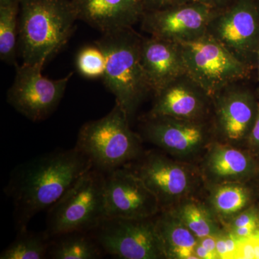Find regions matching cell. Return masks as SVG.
Listing matches in <instances>:
<instances>
[{
    "label": "cell",
    "instance_id": "cell-1",
    "mask_svg": "<svg viewBox=\"0 0 259 259\" xmlns=\"http://www.w3.org/2000/svg\"><path fill=\"white\" fill-rule=\"evenodd\" d=\"M92 167L90 158L76 146L42 155L17 167L5 190L14 205L17 231L28 229L35 214L52 207Z\"/></svg>",
    "mask_w": 259,
    "mask_h": 259
},
{
    "label": "cell",
    "instance_id": "cell-2",
    "mask_svg": "<svg viewBox=\"0 0 259 259\" xmlns=\"http://www.w3.org/2000/svg\"><path fill=\"white\" fill-rule=\"evenodd\" d=\"M76 20L71 0H21L18 44L23 64H45L69 42Z\"/></svg>",
    "mask_w": 259,
    "mask_h": 259
},
{
    "label": "cell",
    "instance_id": "cell-3",
    "mask_svg": "<svg viewBox=\"0 0 259 259\" xmlns=\"http://www.w3.org/2000/svg\"><path fill=\"white\" fill-rule=\"evenodd\" d=\"M142 35L134 28L102 34L95 44L106 59L103 81L130 120L149 94L153 93L141 59Z\"/></svg>",
    "mask_w": 259,
    "mask_h": 259
},
{
    "label": "cell",
    "instance_id": "cell-4",
    "mask_svg": "<svg viewBox=\"0 0 259 259\" xmlns=\"http://www.w3.org/2000/svg\"><path fill=\"white\" fill-rule=\"evenodd\" d=\"M128 115L119 104L102 118L83 124L76 147L94 168L106 174L136 161L144 153L142 138L132 131Z\"/></svg>",
    "mask_w": 259,
    "mask_h": 259
},
{
    "label": "cell",
    "instance_id": "cell-5",
    "mask_svg": "<svg viewBox=\"0 0 259 259\" xmlns=\"http://www.w3.org/2000/svg\"><path fill=\"white\" fill-rule=\"evenodd\" d=\"M105 218V174L92 167L49 209L45 232L51 238L89 233Z\"/></svg>",
    "mask_w": 259,
    "mask_h": 259
},
{
    "label": "cell",
    "instance_id": "cell-6",
    "mask_svg": "<svg viewBox=\"0 0 259 259\" xmlns=\"http://www.w3.org/2000/svg\"><path fill=\"white\" fill-rule=\"evenodd\" d=\"M188 162L159 153L144 152L125 165L156 196L161 211L173 208L184 199L194 197L203 182L202 174Z\"/></svg>",
    "mask_w": 259,
    "mask_h": 259
},
{
    "label": "cell",
    "instance_id": "cell-7",
    "mask_svg": "<svg viewBox=\"0 0 259 259\" xmlns=\"http://www.w3.org/2000/svg\"><path fill=\"white\" fill-rule=\"evenodd\" d=\"M179 44L187 74L211 96L229 83L250 79L255 71L208 34L193 41Z\"/></svg>",
    "mask_w": 259,
    "mask_h": 259
},
{
    "label": "cell",
    "instance_id": "cell-8",
    "mask_svg": "<svg viewBox=\"0 0 259 259\" xmlns=\"http://www.w3.org/2000/svg\"><path fill=\"white\" fill-rule=\"evenodd\" d=\"M207 34L238 60L256 71L259 51V0H236L213 15Z\"/></svg>",
    "mask_w": 259,
    "mask_h": 259
},
{
    "label": "cell",
    "instance_id": "cell-9",
    "mask_svg": "<svg viewBox=\"0 0 259 259\" xmlns=\"http://www.w3.org/2000/svg\"><path fill=\"white\" fill-rule=\"evenodd\" d=\"M155 218H105L90 233L104 252L115 258H166Z\"/></svg>",
    "mask_w": 259,
    "mask_h": 259
},
{
    "label": "cell",
    "instance_id": "cell-10",
    "mask_svg": "<svg viewBox=\"0 0 259 259\" xmlns=\"http://www.w3.org/2000/svg\"><path fill=\"white\" fill-rule=\"evenodd\" d=\"M235 81L212 95V125L220 142L244 147L258 108V91L247 83Z\"/></svg>",
    "mask_w": 259,
    "mask_h": 259
},
{
    "label": "cell",
    "instance_id": "cell-11",
    "mask_svg": "<svg viewBox=\"0 0 259 259\" xmlns=\"http://www.w3.org/2000/svg\"><path fill=\"white\" fill-rule=\"evenodd\" d=\"M141 135L171 157L191 160L204 153L214 139L212 121L190 120L147 114L141 123Z\"/></svg>",
    "mask_w": 259,
    "mask_h": 259
},
{
    "label": "cell",
    "instance_id": "cell-12",
    "mask_svg": "<svg viewBox=\"0 0 259 259\" xmlns=\"http://www.w3.org/2000/svg\"><path fill=\"white\" fill-rule=\"evenodd\" d=\"M42 64H17L14 82L8 90V102L33 122L45 120L64 96L74 72L59 79L42 75Z\"/></svg>",
    "mask_w": 259,
    "mask_h": 259
},
{
    "label": "cell",
    "instance_id": "cell-13",
    "mask_svg": "<svg viewBox=\"0 0 259 259\" xmlns=\"http://www.w3.org/2000/svg\"><path fill=\"white\" fill-rule=\"evenodd\" d=\"M160 212L156 196L127 167L105 174L106 218L146 219Z\"/></svg>",
    "mask_w": 259,
    "mask_h": 259
},
{
    "label": "cell",
    "instance_id": "cell-14",
    "mask_svg": "<svg viewBox=\"0 0 259 259\" xmlns=\"http://www.w3.org/2000/svg\"><path fill=\"white\" fill-rule=\"evenodd\" d=\"M216 12L190 0L168 9L146 12L140 22L142 30L150 36L176 42H191L207 33Z\"/></svg>",
    "mask_w": 259,
    "mask_h": 259
},
{
    "label": "cell",
    "instance_id": "cell-15",
    "mask_svg": "<svg viewBox=\"0 0 259 259\" xmlns=\"http://www.w3.org/2000/svg\"><path fill=\"white\" fill-rule=\"evenodd\" d=\"M149 115L190 120H211L212 97L186 73L154 95Z\"/></svg>",
    "mask_w": 259,
    "mask_h": 259
},
{
    "label": "cell",
    "instance_id": "cell-16",
    "mask_svg": "<svg viewBox=\"0 0 259 259\" xmlns=\"http://www.w3.org/2000/svg\"><path fill=\"white\" fill-rule=\"evenodd\" d=\"M201 174L209 185L248 183L259 178V161L245 148L214 140L204 152Z\"/></svg>",
    "mask_w": 259,
    "mask_h": 259
},
{
    "label": "cell",
    "instance_id": "cell-17",
    "mask_svg": "<svg viewBox=\"0 0 259 259\" xmlns=\"http://www.w3.org/2000/svg\"><path fill=\"white\" fill-rule=\"evenodd\" d=\"M141 59L153 95L187 73L179 42L150 35L144 37Z\"/></svg>",
    "mask_w": 259,
    "mask_h": 259
},
{
    "label": "cell",
    "instance_id": "cell-18",
    "mask_svg": "<svg viewBox=\"0 0 259 259\" xmlns=\"http://www.w3.org/2000/svg\"><path fill=\"white\" fill-rule=\"evenodd\" d=\"M82 20L102 34L133 28L144 12L139 0H71Z\"/></svg>",
    "mask_w": 259,
    "mask_h": 259
},
{
    "label": "cell",
    "instance_id": "cell-19",
    "mask_svg": "<svg viewBox=\"0 0 259 259\" xmlns=\"http://www.w3.org/2000/svg\"><path fill=\"white\" fill-rule=\"evenodd\" d=\"M155 224L166 258L198 259L194 255L198 238L171 210L158 213Z\"/></svg>",
    "mask_w": 259,
    "mask_h": 259
},
{
    "label": "cell",
    "instance_id": "cell-20",
    "mask_svg": "<svg viewBox=\"0 0 259 259\" xmlns=\"http://www.w3.org/2000/svg\"><path fill=\"white\" fill-rule=\"evenodd\" d=\"M209 207L218 219L228 221L253 204L255 192L248 183L209 185Z\"/></svg>",
    "mask_w": 259,
    "mask_h": 259
},
{
    "label": "cell",
    "instance_id": "cell-21",
    "mask_svg": "<svg viewBox=\"0 0 259 259\" xmlns=\"http://www.w3.org/2000/svg\"><path fill=\"white\" fill-rule=\"evenodd\" d=\"M169 210L180 218L198 240L209 236H218L225 231L209 207L194 197L184 199Z\"/></svg>",
    "mask_w": 259,
    "mask_h": 259
},
{
    "label": "cell",
    "instance_id": "cell-22",
    "mask_svg": "<svg viewBox=\"0 0 259 259\" xmlns=\"http://www.w3.org/2000/svg\"><path fill=\"white\" fill-rule=\"evenodd\" d=\"M103 252L90 232H71L51 238L48 258L97 259Z\"/></svg>",
    "mask_w": 259,
    "mask_h": 259
},
{
    "label": "cell",
    "instance_id": "cell-23",
    "mask_svg": "<svg viewBox=\"0 0 259 259\" xmlns=\"http://www.w3.org/2000/svg\"><path fill=\"white\" fill-rule=\"evenodd\" d=\"M51 238L47 233L28 229L18 232L16 239L0 254V259H42L48 257Z\"/></svg>",
    "mask_w": 259,
    "mask_h": 259
},
{
    "label": "cell",
    "instance_id": "cell-24",
    "mask_svg": "<svg viewBox=\"0 0 259 259\" xmlns=\"http://www.w3.org/2000/svg\"><path fill=\"white\" fill-rule=\"evenodd\" d=\"M20 4L0 6V59L16 66Z\"/></svg>",
    "mask_w": 259,
    "mask_h": 259
},
{
    "label": "cell",
    "instance_id": "cell-25",
    "mask_svg": "<svg viewBox=\"0 0 259 259\" xmlns=\"http://www.w3.org/2000/svg\"><path fill=\"white\" fill-rule=\"evenodd\" d=\"M78 72L88 79L103 78L106 59L101 48L96 44L81 48L76 56Z\"/></svg>",
    "mask_w": 259,
    "mask_h": 259
},
{
    "label": "cell",
    "instance_id": "cell-26",
    "mask_svg": "<svg viewBox=\"0 0 259 259\" xmlns=\"http://www.w3.org/2000/svg\"><path fill=\"white\" fill-rule=\"evenodd\" d=\"M188 1L190 0H139L144 13L168 9Z\"/></svg>",
    "mask_w": 259,
    "mask_h": 259
},
{
    "label": "cell",
    "instance_id": "cell-27",
    "mask_svg": "<svg viewBox=\"0 0 259 259\" xmlns=\"http://www.w3.org/2000/svg\"><path fill=\"white\" fill-rule=\"evenodd\" d=\"M248 151L259 161V91L258 108L254 125L250 131L249 136L247 139L244 146Z\"/></svg>",
    "mask_w": 259,
    "mask_h": 259
},
{
    "label": "cell",
    "instance_id": "cell-28",
    "mask_svg": "<svg viewBox=\"0 0 259 259\" xmlns=\"http://www.w3.org/2000/svg\"><path fill=\"white\" fill-rule=\"evenodd\" d=\"M255 236L246 239L242 240L238 249L237 258L240 259H256L255 258Z\"/></svg>",
    "mask_w": 259,
    "mask_h": 259
},
{
    "label": "cell",
    "instance_id": "cell-29",
    "mask_svg": "<svg viewBox=\"0 0 259 259\" xmlns=\"http://www.w3.org/2000/svg\"><path fill=\"white\" fill-rule=\"evenodd\" d=\"M192 1L201 3L211 9L218 11V10L225 9L236 0H192Z\"/></svg>",
    "mask_w": 259,
    "mask_h": 259
},
{
    "label": "cell",
    "instance_id": "cell-30",
    "mask_svg": "<svg viewBox=\"0 0 259 259\" xmlns=\"http://www.w3.org/2000/svg\"><path fill=\"white\" fill-rule=\"evenodd\" d=\"M199 243H200L202 246L204 247L207 250L211 253H214L217 255L216 253V242H217V236H207L198 240Z\"/></svg>",
    "mask_w": 259,
    "mask_h": 259
},
{
    "label": "cell",
    "instance_id": "cell-31",
    "mask_svg": "<svg viewBox=\"0 0 259 259\" xmlns=\"http://www.w3.org/2000/svg\"><path fill=\"white\" fill-rule=\"evenodd\" d=\"M194 255H195L198 259L218 258L217 255L206 249L200 243H199V242L198 243H197V246H196L195 250H194Z\"/></svg>",
    "mask_w": 259,
    "mask_h": 259
},
{
    "label": "cell",
    "instance_id": "cell-32",
    "mask_svg": "<svg viewBox=\"0 0 259 259\" xmlns=\"http://www.w3.org/2000/svg\"><path fill=\"white\" fill-rule=\"evenodd\" d=\"M20 1H21V0H0V6L20 4Z\"/></svg>",
    "mask_w": 259,
    "mask_h": 259
},
{
    "label": "cell",
    "instance_id": "cell-33",
    "mask_svg": "<svg viewBox=\"0 0 259 259\" xmlns=\"http://www.w3.org/2000/svg\"><path fill=\"white\" fill-rule=\"evenodd\" d=\"M256 71H257V76H258V81L259 82V51H258V59H257Z\"/></svg>",
    "mask_w": 259,
    "mask_h": 259
},
{
    "label": "cell",
    "instance_id": "cell-34",
    "mask_svg": "<svg viewBox=\"0 0 259 259\" xmlns=\"http://www.w3.org/2000/svg\"><path fill=\"white\" fill-rule=\"evenodd\" d=\"M255 233H257V234H258L259 235V228L258 230H257V231L255 232Z\"/></svg>",
    "mask_w": 259,
    "mask_h": 259
}]
</instances>
